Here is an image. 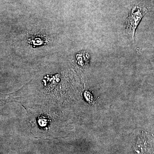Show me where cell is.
Returning a JSON list of instances; mask_svg holds the SVG:
<instances>
[{"instance_id": "1", "label": "cell", "mask_w": 154, "mask_h": 154, "mask_svg": "<svg viewBox=\"0 0 154 154\" xmlns=\"http://www.w3.org/2000/svg\"><path fill=\"white\" fill-rule=\"evenodd\" d=\"M146 12V9L145 8L135 7L133 8L127 19L125 32L133 41L134 40L136 29Z\"/></svg>"}]
</instances>
